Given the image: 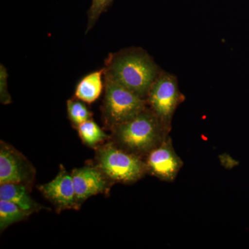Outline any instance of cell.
Masks as SVG:
<instances>
[{"label": "cell", "instance_id": "8992f818", "mask_svg": "<svg viewBox=\"0 0 249 249\" xmlns=\"http://www.w3.org/2000/svg\"><path fill=\"white\" fill-rule=\"evenodd\" d=\"M34 165L12 145L3 141L0 142V185L19 183L30 186L35 179Z\"/></svg>", "mask_w": 249, "mask_h": 249}, {"label": "cell", "instance_id": "5bb4252c", "mask_svg": "<svg viewBox=\"0 0 249 249\" xmlns=\"http://www.w3.org/2000/svg\"><path fill=\"white\" fill-rule=\"evenodd\" d=\"M68 118L75 127L92 118V112L86 106V103L75 97L67 101Z\"/></svg>", "mask_w": 249, "mask_h": 249}, {"label": "cell", "instance_id": "5b68a950", "mask_svg": "<svg viewBox=\"0 0 249 249\" xmlns=\"http://www.w3.org/2000/svg\"><path fill=\"white\" fill-rule=\"evenodd\" d=\"M185 98L178 88L177 76L162 70L152 83L146 101L147 107L171 129L174 114Z\"/></svg>", "mask_w": 249, "mask_h": 249}, {"label": "cell", "instance_id": "2e32d148", "mask_svg": "<svg viewBox=\"0 0 249 249\" xmlns=\"http://www.w3.org/2000/svg\"><path fill=\"white\" fill-rule=\"evenodd\" d=\"M8 74L2 64L0 65V101L2 104L9 105L12 102L8 89Z\"/></svg>", "mask_w": 249, "mask_h": 249}, {"label": "cell", "instance_id": "ba28073f", "mask_svg": "<svg viewBox=\"0 0 249 249\" xmlns=\"http://www.w3.org/2000/svg\"><path fill=\"white\" fill-rule=\"evenodd\" d=\"M38 190L46 199L55 206L58 212L64 210L78 209L71 174L64 168L49 182L40 185Z\"/></svg>", "mask_w": 249, "mask_h": 249}, {"label": "cell", "instance_id": "7a4b0ae2", "mask_svg": "<svg viewBox=\"0 0 249 249\" xmlns=\"http://www.w3.org/2000/svg\"><path fill=\"white\" fill-rule=\"evenodd\" d=\"M170 130L148 107L111 129L113 142L143 159L170 135Z\"/></svg>", "mask_w": 249, "mask_h": 249}, {"label": "cell", "instance_id": "7c38bea8", "mask_svg": "<svg viewBox=\"0 0 249 249\" xmlns=\"http://www.w3.org/2000/svg\"><path fill=\"white\" fill-rule=\"evenodd\" d=\"M31 214L11 201L0 200V230L4 231L16 223L26 220Z\"/></svg>", "mask_w": 249, "mask_h": 249}, {"label": "cell", "instance_id": "9a60e30c", "mask_svg": "<svg viewBox=\"0 0 249 249\" xmlns=\"http://www.w3.org/2000/svg\"><path fill=\"white\" fill-rule=\"evenodd\" d=\"M114 0H91V5L88 12V22L86 33L91 30L100 16L110 7Z\"/></svg>", "mask_w": 249, "mask_h": 249}, {"label": "cell", "instance_id": "9c48e42d", "mask_svg": "<svg viewBox=\"0 0 249 249\" xmlns=\"http://www.w3.org/2000/svg\"><path fill=\"white\" fill-rule=\"evenodd\" d=\"M78 209L91 196L109 191V181L97 166L82 167L72 171Z\"/></svg>", "mask_w": 249, "mask_h": 249}, {"label": "cell", "instance_id": "3957f363", "mask_svg": "<svg viewBox=\"0 0 249 249\" xmlns=\"http://www.w3.org/2000/svg\"><path fill=\"white\" fill-rule=\"evenodd\" d=\"M96 166L112 183H133L147 173L145 160L110 142L98 147Z\"/></svg>", "mask_w": 249, "mask_h": 249}, {"label": "cell", "instance_id": "277c9868", "mask_svg": "<svg viewBox=\"0 0 249 249\" xmlns=\"http://www.w3.org/2000/svg\"><path fill=\"white\" fill-rule=\"evenodd\" d=\"M102 116L110 129L130 120L147 107L146 100L122 85L105 78Z\"/></svg>", "mask_w": 249, "mask_h": 249}, {"label": "cell", "instance_id": "30bf717a", "mask_svg": "<svg viewBox=\"0 0 249 249\" xmlns=\"http://www.w3.org/2000/svg\"><path fill=\"white\" fill-rule=\"evenodd\" d=\"M30 188L19 183H4L0 186V200L11 201L29 214L47 209L30 196Z\"/></svg>", "mask_w": 249, "mask_h": 249}, {"label": "cell", "instance_id": "6da1fadb", "mask_svg": "<svg viewBox=\"0 0 249 249\" xmlns=\"http://www.w3.org/2000/svg\"><path fill=\"white\" fill-rule=\"evenodd\" d=\"M103 68L105 78L145 100L152 83L162 71L146 51L136 47L109 54Z\"/></svg>", "mask_w": 249, "mask_h": 249}, {"label": "cell", "instance_id": "4fadbf2b", "mask_svg": "<svg viewBox=\"0 0 249 249\" xmlns=\"http://www.w3.org/2000/svg\"><path fill=\"white\" fill-rule=\"evenodd\" d=\"M77 129L80 138L85 145L89 147H96L108 139L106 132L92 119L80 124Z\"/></svg>", "mask_w": 249, "mask_h": 249}, {"label": "cell", "instance_id": "8fae6325", "mask_svg": "<svg viewBox=\"0 0 249 249\" xmlns=\"http://www.w3.org/2000/svg\"><path fill=\"white\" fill-rule=\"evenodd\" d=\"M103 76L104 68L91 72L78 82L75 89V97L88 104L94 103L101 96L105 84Z\"/></svg>", "mask_w": 249, "mask_h": 249}, {"label": "cell", "instance_id": "52a82bcc", "mask_svg": "<svg viewBox=\"0 0 249 249\" xmlns=\"http://www.w3.org/2000/svg\"><path fill=\"white\" fill-rule=\"evenodd\" d=\"M147 173L166 182L176 179L183 162L175 151L170 135L144 158Z\"/></svg>", "mask_w": 249, "mask_h": 249}]
</instances>
